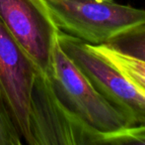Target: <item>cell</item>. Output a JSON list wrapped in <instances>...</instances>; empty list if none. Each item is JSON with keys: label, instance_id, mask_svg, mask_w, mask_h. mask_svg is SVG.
I'll use <instances>...</instances> for the list:
<instances>
[{"label": "cell", "instance_id": "6da1fadb", "mask_svg": "<svg viewBox=\"0 0 145 145\" xmlns=\"http://www.w3.org/2000/svg\"><path fill=\"white\" fill-rule=\"evenodd\" d=\"M59 31L90 45H104L145 22V10L109 0H44Z\"/></svg>", "mask_w": 145, "mask_h": 145}, {"label": "cell", "instance_id": "7a4b0ae2", "mask_svg": "<svg viewBox=\"0 0 145 145\" xmlns=\"http://www.w3.org/2000/svg\"><path fill=\"white\" fill-rule=\"evenodd\" d=\"M58 99L86 124L107 137L131 127L130 120L112 105L59 47L54 50L48 73Z\"/></svg>", "mask_w": 145, "mask_h": 145}, {"label": "cell", "instance_id": "3957f363", "mask_svg": "<svg viewBox=\"0 0 145 145\" xmlns=\"http://www.w3.org/2000/svg\"><path fill=\"white\" fill-rule=\"evenodd\" d=\"M30 145L104 144V135L73 113L56 95L48 75L38 73L29 115Z\"/></svg>", "mask_w": 145, "mask_h": 145}, {"label": "cell", "instance_id": "277c9868", "mask_svg": "<svg viewBox=\"0 0 145 145\" xmlns=\"http://www.w3.org/2000/svg\"><path fill=\"white\" fill-rule=\"evenodd\" d=\"M61 50L94 87L130 120L132 126L145 125V97L90 44L58 31Z\"/></svg>", "mask_w": 145, "mask_h": 145}, {"label": "cell", "instance_id": "5b68a950", "mask_svg": "<svg viewBox=\"0 0 145 145\" xmlns=\"http://www.w3.org/2000/svg\"><path fill=\"white\" fill-rule=\"evenodd\" d=\"M38 69L0 20V101L25 143L30 139L31 97Z\"/></svg>", "mask_w": 145, "mask_h": 145}, {"label": "cell", "instance_id": "8992f818", "mask_svg": "<svg viewBox=\"0 0 145 145\" xmlns=\"http://www.w3.org/2000/svg\"><path fill=\"white\" fill-rule=\"evenodd\" d=\"M0 20L44 75L50 69L57 27L44 0H0Z\"/></svg>", "mask_w": 145, "mask_h": 145}, {"label": "cell", "instance_id": "52a82bcc", "mask_svg": "<svg viewBox=\"0 0 145 145\" xmlns=\"http://www.w3.org/2000/svg\"><path fill=\"white\" fill-rule=\"evenodd\" d=\"M91 47L120 71L122 75L145 97V62L121 55L105 45H91Z\"/></svg>", "mask_w": 145, "mask_h": 145}, {"label": "cell", "instance_id": "ba28073f", "mask_svg": "<svg viewBox=\"0 0 145 145\" xmlns=\"http://www.w3.org/2000/svg\"><path fill=\"white\" fill-rule=\"evenodd\" d=\"M104 45L121 55L145 62V22L115 36Z\"/></svg>", "mask_w": 145, "mask_h": 145}, {"label": "cell", "instance_id": "9c48e42d", "mask_svg": "<svg viewBox=\"0 0 145 145\" xmlns=\"http://www.w3.org/2000/svg\"><path fill=\"white\" fill-rule=\"evenodd\" d=\"M24 141L0 101V145H21Z\"/></svg>", "mask_w": 145, "mask_h": 145}, {"label": "cell", "instance_id": "30bf717a", "mask_svg": "<svg viewBox=\"0 0 145 145\" xmlns=\"http://www.w3.org/2000/svg\"><path fill=\"white\" fill-rule=\"evenodd\" d=\"M104 143L112 144H145V125L131 126L109 136Z\"/></svg>", "mask_w": 145, "mask_h": 145}, {"label": "cell", "instance_id": "8fae6325", "mask_svg": "<svg viewBox=\"0 0 145 145\" xmlns=\"http://www.w3.org/2000/svg\"><path fill=\"white\" fill-rule=\"evenodd\" d=\"M97 1H106V0H97Z\"/></svg>", "mask_w": 145, "mask_h": 145}]
</instances>
